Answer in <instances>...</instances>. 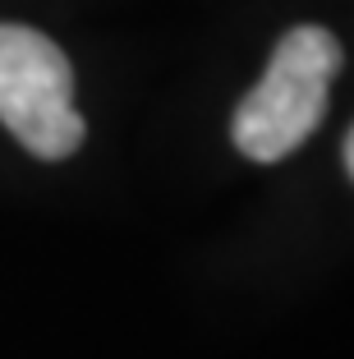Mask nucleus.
Returning a JSON list of instances; mask_svg holds the SVG:
<instances>
[{"label":"nucleus","mask_w":354,"mask_h":359,"mask_svg":"<svg viewBox=\"0 0 354 359\" xmlns=\"http://www.w3.org/2000/svg\"><path fill=\"white\" fill-rule=\"evenodd\" d=\"M0 125L42 161H60L83 143V116L74 111V69L37 28L0 23Z\"/></svg>","instance_id":"nucleus-2"},{"label":"nucleus","mask_w":354,"mask_h":359,"mask_svg":"<svg viewBox=\"0 0 354 359\" xmlns=\"http://www.w3.org/2000/svg\"><path fill=\"white\" fill-rule=\"evenodd\" d=\"M341 69V42L327 28H290L271 51L262 83L235 111V148L253 161H281L322 125L327 88Z\"/></svg>","instance_id":"nucleus-1"},{"label":"nucleus","mask_w":354,"mask_h":359,"mask_svg":"<svg viewBox=\"0 0 354 359\" xmlns=\"http://www.w3.org/2000/svg\"><path fill=\"white\" fill-rule=\"evenodd\" d=\"M345 170H350V180H354V129H350V138H345Z\"/></svg>","instance_id":"nucleus-3"}]
</instances>
